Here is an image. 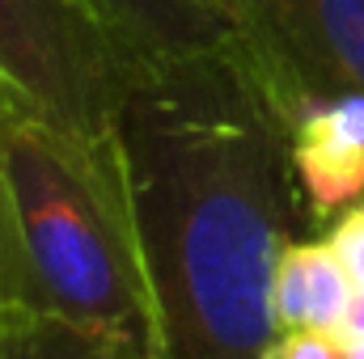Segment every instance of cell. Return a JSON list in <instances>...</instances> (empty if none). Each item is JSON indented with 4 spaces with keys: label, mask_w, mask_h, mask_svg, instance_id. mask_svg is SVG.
Segmentation results:
<instances>
[{
    "label": "cell",
    "mask_w": 364,
    "mask_h": 359,
    "mask_svg": "<svg viewBox=\"0 0 364 359\" xmlns=\"http://www.w3.org/2000/svg\"><path fill=\"white\" fill-rule=\"evenodd\" d=\"M153 300V359H267L301 186L237 38L144 55L119 114Z\"/></svg>",
    "instance_id": "6da1fadb"
},
{
    "label": "cell",
    "mask_w": 364,
    "mask_h": 359,
    "mask_svg": "<svg viewBox=\"0 0 364 359\" xmlns=\"http://www.w3.org/2000/svg\"><path fill=\"white\" fill-rule=\"evenodd\" d=\"M0 140L38 304L149 343L153 300L119 127L77 131L0 81Z\"/></svg>",
    "instance_id": "7a4b0ae2"
},
{
    "label": "cell",
    "mask_w": 364,
    "mask_h": 359,
    "mask_svg": "<svg viewBox=\"0 0 364 359\" xmlns=\"http://www.w3.org/2000/svg\"><path fill=\"white\" fill-rule=\"evenodd\" d=\"M144 55L90 0H0V81L77 131H114Z\"/></svg>",
    "instance_id": "3957f363"
},
{
    "label": "cell",
    "mask_w": 364,
    "mask_h": 359,
    "mask_svg": "<svg viewBox=\"0 0 364 359\" xmlns=\"http://www.w3.org/2000/svg\"><path fill=\"white\" fill-rule=\"evenodd\" d=\"M284 127L305 211L314 220H339L364 199V89L314 93Z\"/></svg>",
    "instance_id": "277c9868"
},
{
    "label": "cell",
    "mask_w": 364,
    "mask_h": 359,
    "mask_svg": "<svg viewBox=\"0 0 364 359\" xmlns=\"http://www.w3.org/2000/svg\"><path fill=\"white\" fill-rule=\"evenodd\" d=\"M348 85L364 89V0H309L284 68L263 89L288 118L305 97Z\"/></svg>",
    "instance_id": "5b68a950"
},
{
    "label": "cell",
    "mask_w": 364,
    "mask_h": 359,
    "mask_svg": "<svg viewBox=\"0 0 364 359\" xmlns=\"http://www.w3.org/2000/svg\"><path fill=\"white\" fill-rule=\"evenodd\" d=\"M356 304V279L331 237L322 241H288L279 254L272 283L275 326L284 330H331L343 334Z\"/></svg>",
    "instance_id": "8992f818"
},
{
    "label": "cell",
    "mask_w": 364,
    "mask_h": 359,
    "mask_svg": "<svg viewBox=\"0 0 364 359\" xmlns=\"http://www.w3.org/2000/svg\"><path fill=\"white\" fill-rule=\"evenodd\" d=\"M0 359H153V347L127 330L77 321L55 309H4Z\"/></svg>",
    "instance_id": "52a82bcc"
},
{
    "label": "cell",
    "mask_w": 364,
    "mask_h": 359,
    "mask_svg": "<svg viewBox=\"0 0 364 359\" xmlns=\"http://www.w3.org/2000/svg\"><path fill=\"white\" fill-rule=\"evenodd\" d=\"M90 4L136 55H182L237 38L229 21L208 13L199 0H90Z\"/></svg>",
    "instance_id": "ba28073f"
},
{
    "label": "cell",
    "mask_w": 364,
    "mask_h": 359,
    "mask_svg": "<svg viewBox=\"0 0 364 359\" xmlns=\"http://www.w3.org/2000/svg\"><path fill=\"white\" fill-rule=\"evenodd\" d=\"M4 309H43V304H38L30 263H26L17 207H13V190H9V170H4V140H0V313Z\"/></svg>",
    "instance_id": "9c48e42d"
},
{
    "label": "cell",
    "mask_w": 364,
    "mask_h": 359,
    "mask_svg": "<svg viewBox=\"0 0 364 359\" xmlns=\"http://www.w3.org/2000/svg\"><path fill=\"white\" fill-rule=\"evenodd\" d=\"M267 359H352V343L331 330H284Z\"/></svg>",
    "instance_id": "30bf717a"
},
{
    "label": "cell",
    "mask_w": 364,
    "mask_h": 359,
    "mask_svg": "<svg viewBox=\"0 0 364 359\" xmlns=\"http://www.w3.org/2000/svg\"><path fill=\"white\" fill-rule=\"evenodd\" d=\"M331 245L339 250V258L348 263L352 279H356V292H364V199L356 207H348L335 224H331Z\"/></svg>",
    "instance_id": "8fae6325"
},
{
    "label": "cell",
    "mask_w": 364,
    "mask_h": 359,
    "mask_svg": "<svg viewBox=\"0 0 364 359\" xmlns=\"http://www.w3.org/2000/svg\"><path fill=\"white\" fill-rule=\"evenodd\" d=\"M208 13H216L220 21H229V30L237 34L242 30V0H199Z\"/></svg>",
    "instance_id": "7c38bea8"
}]
</instances>
